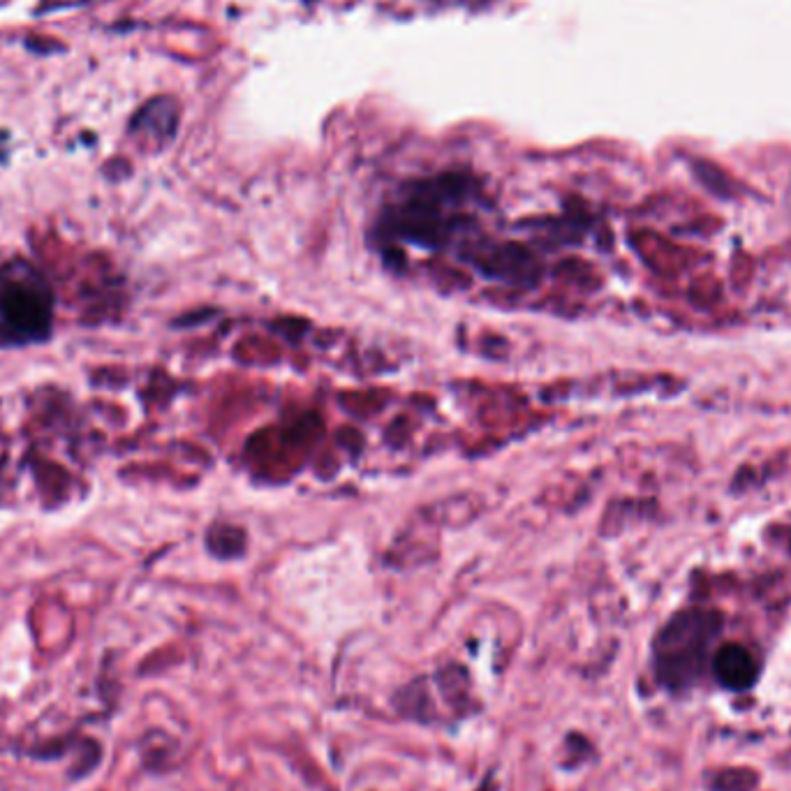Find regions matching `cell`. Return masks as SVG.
I'll list each match as a JSON object with an SVG mask.
<instances>
[{
	"label": "cell",
	"mask_w": 791,
	"mask_h": 791,
	"mask_svg": "<svg viewBox=\"0 0 791 791\" xmlns=\"http://www.w3.org/2000/svg\"><path fill=\"white\" fill-rule=\"evenodd\" d=\"M53 294L47 280L28 264L0 271V343L31 346L51 336Z\"/></svg>",
	"instance_id": "6da1fadb"
},
{
	"label": "cell",
	"mask_w": 791,
	"mask_h": 791,
	"mask_svg": "<svg viewBox=\"0 0 791 791\" xmlns=\"http://www.w3.org/2000/svg\"><path fill=\"white\" fill-rule=\"evenodd\" d=\"M174 123H177V107L167 98H158L139 111L132 128L164 134V132H172Z\"/></svg>",
	"instance_id": "7a4b0ae2"
}]
</instances>
